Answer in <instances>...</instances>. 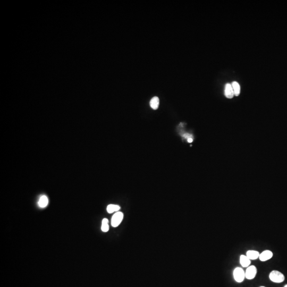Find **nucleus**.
Here are the masks:
<instances>
[{"label":"nucleus","instance_id":"7ed1b4c3","mask_svg":"<svg viewBox=\"0 0 287 287\" xmlns=\"http://www.w3.org/2000/svg\"><path fill=\"white\" fill-rule=\"evenodd\" d=\"M124 218V214L121 212H117L114 214L111 220V225L113 227H117L121 223Z\"/></svg>","mask_w":287,"mask_h":287},{"label":"nucleus","instance_id":"6e6552de","mask_svg":"<svg viewBox=\"0 0 287 287\" xmlns=\"http://www.w3.org/2000/svg\"><path fill=\"white\" fill-rule=\"evenodd\" d=\"M259 255L260 254L259 252L254 250H249L246 253V256L250 260L257 259L258 258H259Z\"/></svg>","mask_w":287,"mask_h":287},{"label":"nucleus","instance_id":"9b49d317","mask_svg":"<svg viewBox=\"0 0 287 287\" xmlns=\"http://www.w3.org/2000/svg\"><path fill=\"white\" fill-rule=\"evenodd\" d=\"M120 209V207L117 205H114V204H110L108 205L107 207V211L108 213H112L115 212H118L119 210Z\"/></svg>","mask_w":287,"mask_h":287},{"label":"nucleus","instance_id":"1a4fd4ad","mask_svg":"<svg viewBox=\"0 0 287 287\" xmlns=\"http://www.w3.org/2000/svg\"><path fill=\"white\" fill-rule=\"evenodd\" d=\"M48 203V199L46 196L43 195L40 197L38 203L39 206L42 208H44L47 206Z\"/></svg>","mask_w":287,"mask_h":287},{"label":"nucleus","instance_id":"ddd939ff","mask_svg":"<svg viewBox=\"0 0 287 287\" xmlns=\"http://www.w3.org/2000/svg\"><path fill=\"white\" fill-rule=\"evenodd\" d=\"M101 230L102 231L108 232L109 230V226H108V220L107 219H104L102 220Z\"/></svg>","mask_w":287,"mask_h":287},{"label":"nucleus","instance_id":"4468645a","mask_svg":"<svg viewBox=\"0 0 287 287\" xmlns=\"http://www.w3.org/2000/svg\"><path fill=\"white\" fill-rule=\"evenodd\" d=\"M188 141L189 143H191L193 141V139L191 138H189L188 139Z\"/></svg>","mask_w":287,"mask_h":287},{"label":"nucleus","instance_id":"dca6fc26","mask_svg":"<svg viewBox=\"0 0 287 287\" xmlns=\"http://www.w3.org/2000/svg\"><path fill=\"white\" fill-rule=\"evenodd\" d=\"M263 287V286H261V287Z\"/></svg>","mask_w":287,"mask_h":287},{"label":"nucleus","instance_id":"423d86ee","mask_svg":"<svg viewBox=\"0 0 287 287\" xmlns=\"http://www.w3.org/2000/svg\"><path fill=\"white\" fill-rule=\"evenodd\" d=\"M224 94L227 98H232L234 96V92L232 85L230 83H227L225 86Z\"/></svg>","mask_w":287,"mask_h":287},{"label":"nucleus","instance_id":"0eeeda50","mask_svg":"<svg viewBox=\"0 0 287 287\" xmlns=\"http://www.w3.org/2000/svg\"><path fill=\"white\" fill-rule=\"evenodd\" d=\"M240 263L242 267H248L250 264L251 261L246 255H242L240 257Z\"/></svg>","mask_w":287,"mask_h":287},{"label":"nucleus","instance_id":"39448f33","mask_svg":"<svg viewBox=\"0 0 287 287\" xmlns=\"http://www.w3.org/2000/svg\"><path fill=\"white\" fill-rule=\"evenodd\" d=\"M273 257V253L269 250H266L259 255V259L261 261L265 262Z\"/></svg>","mask_w":287,"mask_h":287},{"label":"nucleus","instance_id":"f8f14e48","mask_svg":"<svg viewBox=\"0 0 287 287\" xmlns=\"http://www.w3.org/2000/svg\"><path fill=\"white\" fill-rule=\"evenodd\" d=\"M231 85L234 92V95L238 96L239 95L240 92V87L239 83H238L236 81H234V82H232Z\"/></svg>","mask_w":287,"mask_h":287},{"label":"nucleus","instance_id":"f03ea898","mask_svg":"<svg viewBox=\"0 0 287 287\" xmlns=\"http://www.w3.org/2000/svg\"><path fill=\"white\" fill-rule=\"evenodd\" d=\"M233 275L235 281L239 283L242 282L245 278V272L241 267L235 268L233 272Z\"/></svg>","mask_w":287,"mask_h":287},{"label":"nucleus","instance_id":"f257e3e1","mask_svg":"<svg viewBox=\"0 0 287 287\" xmlns=\"http://www.w3.org/2000/svg\"><path fill=\"white\" fill-rule=\"evenodd\" d=\"M269 278L271 281L275 283H281V282H283L285 279L284 275H283L282 273L276 270H274V271H272V272H271L269 273Z\"/></svg>","mask_w":287,"mask_h":287},{"label":"nucleus","instance_id":"9d476101","mask_svg":"<svg viewBox=\"0 0 287 287\" xmlns=\"http://www.w3.org/2000/svg\"><path fill=\"white\" fill-rule=\"evenodd\" d=\"M160 100L159 97L157 96H155L152 98L150 101V106L153 110H156L159 108Z\"/></svg>","mask_w":287,"mask_h":287},{"label":"nucleus","instance_id":"20e7f679","mask_svg":"<svg viewBox=\"0 0 287 287\" xmlns=\"http://www.w3.org/2000/svg\"><path fill=\"white\" fill-rule=\"evenodd\" d=\"M257 274V269L254 265L247 267L245 272V277L248 280L253 279Z\"/></svg>","mask_w":287,"mask_h":287},{"label":"nucleus","instance_id":"2eb2a0df","mask_svg":"<svg viewBox=\"0 0 287 287\" xmlns=\"http://www.w3.org/2000/svg\"><path fill=\"white\" fill-rule=\"evenodd\" d=\"M287 287V285H286V286H285V287Z\"/></svg>","mask_w":287,"mask_h":287}]
</instances>
